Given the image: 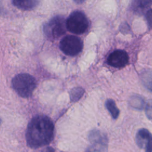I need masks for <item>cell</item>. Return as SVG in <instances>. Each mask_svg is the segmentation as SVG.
<instances>
[{
    "label": "cell",
    "mask_w": 152,
    "mask_h": 152,
    "mask_svg": "<svg viewBox=\"0 0 152 152\" xmlns=\"http://www.w3.org/2000/svg\"><path fill=\"white\" fill-rule=\"evenodd\" d=\"M54 125L52 120L43 115L33 117L27 126L26 138L27 145L32 148L49 144L53 139Z\"/></svg>",
    "instance_id": "6da1fadb"
},
{
    "label": "cell",
    "mask_w": 152,
    "mask_h": 152,
    "mask_svg": "<svg viewBox=\"0 0 152 152\" xmlns=\"http://www.w3.org/2000/svg\"><path fill=\"white\" fill-rule=\"evenodd\" d=\"M11 83L14 91L23 98L31 96L37 86L35 78L27 73L16 75L12 78Z\"/></svg>",
    "instance_id": "7a4b0ae2"
},
{
    "label": "cell",
    "mask_w": 152,
    "mask_h": 152,
    "mask_svg": "<svg viewBox=\"0 0 152 152\" xmlns=\"http://www.w3.org/2000/svg\"><path fill=\"white\" fill-rule=\"evenodd\" d=\"M88 21L86 15L78 11L72 12L66 20V28L75 34H83L88 27Z\"/></svg>",
    "instance_id": "3957f363"
},
{
    "label": "cell",
    "mask_w": 152,
    "mask_h": 152,
    "mask_svg": "<svg viewBox=\"0 0 152 152\" xmlns=\"http://www.w3.org/2000/svg\"><path fill=\"white\" fill-rule=\"evenodd\" d=\"M66 20L63 17L56 16L50 20L43 27L46 36L50 39H57L66 31Z\"/></svg>",
    "instance_id": "277c9868"
},
{
    "label": "cell",
    "mask_w": 152,
    "mask_h": 152,
    "mask_svg": "<svg viewBox=\"0 0 152 152\" xmlns=\"http://www.w3.org/2000/svg\"><path fill=\"white\" fill-rule=\"evenodd\" d=\"M60 49L68 56H75L81 52L83 48V41L78 37L68 35L60 42Z\"/></svg>",
    "instance_id": "5b68a950"
},
{
    "label": "cell",
    "mask_w": 152,
    "mask_h": 152,
    "mask_svg": "<svg viewBox=\"0 0 152 152\" xmlns=\"http://www.w3.org/2000/svg\"><path fill=\"white\" fill-rule=\"evenodd\" d=\"M88 140L91 144L89 151H106L107 147L106 136L98 130L91 131L88 135Z\"/></svg>",
    "instance_id": "8992f818"
},
{
    "label": "cell",
    "mask_w": 152,
    "mask_h": 152,
    "mask_svg": "<svg viewBox=\"0 0 152 152\" xmlns=\"http://www.w3.org/2000/svg\"><path fill=\"white\" fill-rule=\"evenodd\" d=\"M129 57L126 51L117 49L112 52L107 58V64L115 68H122L128 62Z\"/></svg>",
    "instance_id": "52a82bcc"
},
{
    "label": "cell",
    "mask_w": 152,
    "mask_h": 152,
    "mask_svg": "<svg viewBox=\"0 0 152 152\" xmlns=\"http://www.w3.org/2000/svg\"><path fill=\"white\" fill-rule=\"evenodd\" d=\"M135 141L140 148L146 152L152 151V134L147 129L142 128L137 132Z\"/></svg>",
    "instance_id": "ba28073f"
},
{
    "label": "cell",
    "mask_w": 152,
    "mask_h": 152,
    "mask_svg": "<svg viewBox=\"0 0 152 152\" xmlns=\"http://www.w3.org/2000/svg\"><path fill=\"white\" fill-rule=\"evenodd\" d=\"M13 4L23 10H30L36 7L39 0H12Z\"/></svg>",
    "instance_id": "9c48e42d"
},
{
    "label": "cell",
    "mask_w": 152,
    "mask_h": 152,
    "mask_svg": "<svg viewBox=\"0 0 152 152\" xmlns=\"http://www.w3.org/2000/svg\"><path fill=\"white\" fill-rule=\"evenodd\" d=\"M141 80L144 86L152 91V71L146 70L141 74Z\"/></svg>",
    "instance_id": "30bf717a"
},
{
    "label": "cell",
    "mask_w": 152,
    "mask_h": 152,
    "mask_svg": "<svg viewBox=\"0 0 152 152\" xmlns=\"http://www.w3.org/2000/svg\"><path fill=\"white\" fill-rule=\"evenodd\" d=\"M106 107L110 113L113 119H116L120 113L119 109L117 107L115 101L112 99H107L105 103Z\"/></svg>",
    "instance_id": "8fae6325"
},
{
    "label": "cell",
    "mask_w": 152,
    "mask_h": 152,
    "mask_svg": "<svg viewBox=\"0 0 152 152\" xmlns=\"http://www.w3.org/2000/svg\"><path fill=\"white\" fill-rule=\"evenodd\" d=\"M151 4V0H135L133 8L135 11L142 12Z\"/></svg>",
    "instance_id": "7c38bea8"
},
{
    "label": "cell",
    "mask_w": 152,
    "mask_h": 152,
    "mask_svg": "<svg viewBox=\"0 0 152 152\" xmlns=\"http://www.w3.org/2000/svg\"><path fill=\"white\" fill-rule=\"evenodd\" d=\"M84 93V90L80 87L73 88L69 92V97L71 101L75 102L79 100Z\"/></svg>",
    "instance_id": "4fadbf2b"
},
{
    "label": "cell",
    "mask_w": 152,
    "mask_h": 152,
    "mask_svg": "<svg viewBox=\"0 0 152 152\" xmlns=\"http://www.w3.org/2000/svg\"><path fill=\"white\" fill-rule=\"evenodd\" d=\"M129 102H130V105L135 109L141 110L144 107V101L141 96L135 95L131 97L130 99Z\"/></svg>",
    "instance_id": "5bb4252c"
},
{
    "label": "cell",
    "mask_w": 152,
    "mask_h": 152,
    "mask_svg": "<svg viewBox=\"0 0 152 152\" xmlns=\"http://www.w3.org/2000/svg\"><path fill=\"white\" fill-rule=\"evenodd\" d=\"M147 117L149 119H152V100H150L145 106V109Z\"/></svg>",
    "instance_id": "9a60e30c"
},
{
    "label": "cell",
    "mask_w": 152,
    "mask_h": 152,
    "mask_svg": "<svg viewBox=\"0 0 152 152\" xmlns=\"http://www.w3.org/2000/svg\"><path fill=\"white\" fill-rule=\"evenodd\" d=\"M145 18L150 28L152 29V10H148L145 14Z\"/></svg>",
    "instance_id": "2e32d148"
},
{
    "label": "cell",
    "mask_w": 152,
    "mask_h": 152,
    "mask_svg": "<svg viewBox=\"0 0 152 152\" xmlns=\"http://www.w3.org/2000/svg\"><path fill=\"white\" fill-rule=\"evenodd\" d=\"M86 0H74V1L77 4H81L82 2H83L84 1H85Z\"/></svg>",
    "instance_id": "e0dca14e"
},
{
    "label": "cell",
    "mask_w": 152,
    "mask_h": 152,
    "mask_svg": "<svg viewBox=\"0 0 152 152\" xmlns=\"http://www.w3.org/2000/svg\"><path fill=\"white\" fill-rule=\"evenodd\" d=\"M0 124H1V119H0Z\"/></svg>",
    "instance_id": "ac0fdd59"
}]
</instances>
